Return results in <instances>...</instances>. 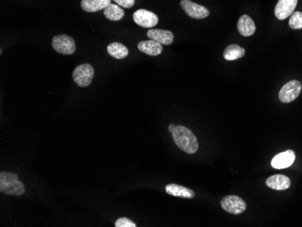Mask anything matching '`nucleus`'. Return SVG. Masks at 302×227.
Returning a JSON list of instances; mask_svg holds the SVG:
<instances>
[{"mask_svg":"<svg viewBox=\"0 0 302 227\" xmlns=\"http://www.w3.org/2000/svg\"><path fill=\"white\" fill-rule=\"evenodd\" d=\"M104 16L111 21L121 20L124 17L125 12L119 5L111 4L104 9Z\"/></svg>","mask_w":302,"mask_h":227,"instance_id":"nucleus-19","label":"nucleus"},{"mask_svg":"<svg viewBox=\"0 0 302 227\" xmlns=\"http://www.w3.org/2000/svg\"><path fill=\"white\" fill-rule=\"evenodd\" d=\"M296 158L295 152L291 149H288L284 152L279 153L272 159V166L276 170H283L292 165Z\"/></svg>","mask_w":302,"mask_h":227,"instance_id":"nucleus-10","label":"nucleus"},{"mask_svg":"<svg viewBox=\"0 0 302 227\" xmlns=\"http://www.w3.org/2000/svg\"><path fill=\"white\" fill-rule=\"evenodd\" d=\"M172 137L176 145L183 151L187 154H194L197 151L198 141L189 128L181 125L176 126Z\"/></svg>","mask_w":302,"mask_h":227,"instance_id":"nucleus-1","label":"nucleus"},{"mask_svg":"<svg viewBox=\"0 0 302 227\" xmlns=\"http://www.w3.org/2000/svg\"><path fill=\"white\" fill-rule=\"evenodd\" d=\"M221 207L229 214L241 215L246 210V203L240 197L227 196L222 199Z\"/></svg>","mask_w":302,"mask_h":227,"instance_id":"nucleus-6","label":"nucleus"},{"mask_svg":"<svg viewBox=\"0 0 302 227\" xmlns=\"http://www.w3.org/2000/svg\"><path fill=\"white\" fill-rule=\"evenodd\" d=\"M266 185L274 190H286L290 186V179L284 175H273L266 180Z\"/></svg>","mask_w":302,"mask_h":227,"instance_id":"nucleus-15","label":"nucleus"},{"mask_svg":"<svg viewBox=\"0 0 302 227\" xmlns=\"http://www.w3.org/2000/svg\"><path fill=\"white\" fill-rule=\"evenodd\" d=\"M180 6L188 17L195 19H204L209 16V10L203 6L196 4L190 0H182Z\"/></svg>","mask_w":302,"mask_h":227,"instance_id":"nucleus-8","label":"nucleus"},{"mask_svg":"<svg viewBox=\"0 0 302 227\" xmlns=\"http://www.w3.org/2000/svg\"><path fill=\"white\" fill-rule=\"evenodd\" d=\"M133 20L137 25L145 28H152L158 23V17L155 13L147 9H139L133 15Z\"/></svg>","mask_w":302,"mask_h":227,"instance_id":"nucleus-7","label":"nucleus"},{"mask_svg":"<svg viewBox=\"0 0 302 227\" xmlns=\"http://www.w3.org/2000/svg\"><path fill=\"white\" fill-rule=\"evenodd\" d=\"M139 50L144 54L150 56H157L161 54L163 51V45L158 42L149 39L148 41H141L138 45Z\"/></svg>","mask_w":302,"mask_h":227,"instance_id":"nucleus-12","label":"nucleus"},{"mask_svg":"<svg viewBox=\"0 0 302 227\" xmlns=\"http://www.w3.org/2000/svg\"><path fill=\"white\" fill-rule=\"evenodd\" d=\"M116 2L117 5H119L121 8L124 9H129L134 6L135 0H114Z\"/></svg>","mask_w":302,"mask_h":227,"instance_id":"nucleus-22","label":"nucleus"},{"mask_svg":"<svg viewBox=\"0 0 302 227\" xmlns=\"http://www.w3.org/2000/svg\"><path fill=\"white\" fill-rule=\"evenodd\" d=\"M147 36L149 39L158 42L161 45L170 46L174 41V35L170 30L164 29H150L148 31Z\"/></svg>","mask_w":302,"mask_h":227,"instance_id":"nucleus-11","label":"nucleus"},{"mask_svg":"<svg viewBox=\"0 0 302 227\" xmlns=\"http://www.w3.org/2000/svg\"><path fill=\"white\" fill-rule=\"evenodd\" d=\"M298 0H279L275 7V16L280 20H284L292 15Z\"/></svg>","mask_w":302,"mask_h":227,"instance_id":"nucleus-9","label":"nucleus"},{"mask_svg":"<svg viewBox=\"0 0 302 227\" xmlns=\"http://www.w3.org/2000/svg\"><path fill=\"white\" fill-rule=\"evenodd\" d=\"M52 46L59 54H73L76 50L75 40L66 35L55 36L52 40Z\"/></svg>","mask_w":302,"mask_h":227,"instance_id":"nucleus-5","label":"nucleus"},{"mask_svg":"<svg viewBox=\"0 0 302 227\" xmlns=\"http://www.w3.org/2000/svg\"><path fill=\"white\" fill-rule=\"evenodd\" d=\"M175 128H176L175 124H170V126H169V132L172 134V133L174 132Z\"/></svg>","mask_w":302,"mask_h":227,"instance_id":"nucleus-23","label":"nucleus"},{"mask_svg":"<svg viewBox=\"0 0 302 227\" xmlns=\"http://www.w3.org/2000/svg\"><path fill=\"white\" fill-rule=\"evenodd\" d=\"M94 76V69L89 63L80 64L73 72L75 83L80 87H87L91 84Z\"/></svg>","mask_w":302,"mask_h":227,"instance_id":"nucleus-3","label":"nucleus"},{"mask_svg":"<svg viewBox=\"0 0 302 227\" xmlns=\"http://www.w3.org/2000/svg\"><path fill=\"white\" fill-rule=\"evenodd\" d=\"M109 54L115 59H124L128 55V49L120 43H112L107 47Z\"/></svg>","mask_w":302,"mask_h":227,"instance_id":"nucleus-18","label":"nucleus"},{"mask_svg":"<svg viewBox=\"0 0 302 227\" xmlns=\"http://www.w3.org/2000/svg\"><path fill=\"white\" fill-rule=\"evenodd\" d=\"M245 54V50L240 46L236 45V44H232L228 46L224 51V58L227 61H234L237 59L244 57Z\"/></svg>","mask_w":302,"mask_h":227,"instance_id":"nucleus-17","label":"nucleus"},{"mask_svg":"<svg viewBox=\"0 0 302 227\" xmlns=\"http://www.w3.org/2000/svg\"><path fill=\"white\" fill-rule=\"evenodd\" d=\"M25 186L19 180L17 174L0 173V191L9 196H21L25 193Z\"/></svg>","mask_w":302,"mask_h":227,"instance_id":"nucleus-2","label":"nucleus"},{"mask_svg":"<svg viewBox=\"0 0 302 227\" xmlns=\"http://www.w3.org/2000/svg\"><path fill=\"white\" fill-rule=\"evenodd\" d=\"M289 26L293 30L302 28V12L295 11L290 16Z\"/></svg>","mask_w":302,"mask_h":227,"instance_id":"nucleus-20","label":"nucleus"},{"mask_svg":"<svg viewBox=\"0 0 302 227\" xmlns=\"http://www.w3.org/2000/svg\"><path fill=\"white\" fill-rule=\"evenodd\" d=\"M166 192L172 197L192 199L195 198V192L186 186H179L177 184H169L166 186Z\"/></svg>","mask_w":302,"mask_h":227,"instance_id":"nucleus-14","label":"nucleus"},{"mask_svg":"<svg viewBox=\"0 0 302 227\" xmlns=\"http://www.w3.org/2000/svg\"><path fill=\"white\" fill-rule=\"evenodd\" d=\"M301 90V83L297 80H292L286 83L281 89L279 92V99L283 104H290L298 98Z\"/></svg>","mask_w":302,"mask_h":227,"instance_id":"nucleus-4","label":"nucleus"},{"mask_svg":"<svg viewBox=\"0 0 302 227\" xmlns=\"http://www.w3.org/2000/svg\"><path fill=\"white\" fill-rule=\"evenodd\" d=\"M237 28L239 33L245 38L252 37L253 34L255 33L256 26L253 22V19L247 15H244L239 18L237 23Z\"/></svg>","mask_w":302,"mask_h":227,"instance_id":"nucleus-13","label":"nucleus"},{"mask_svg":"<svg viewBox=\"0 0 302 227\" xmlns=\"http://www.w3.org/2000/svg\"><path fill=\"white\" fill-rule=\"evenodd\" d=\"M136 223L126 217H120L115 222V227H136Z\"/></svg>","mask_w":302,"mask_h":227,"instance_id":"nucleus-21","label":"nucleus"},{"mask_svg":"<svg viewBox=\"0 0 302 227\" xmlns=\"http://www.w3.org/2000/svg\"><path fill=\"white\" fill-rule=\"evenodd\" d=\"M112 0H82L81 7L85 12H98L105 9L111 4Z\"/></svg>","mask_w":302,"mask_h":227,"instance_id":"nucleus-16","label":"nucleus"}]
</instances>
